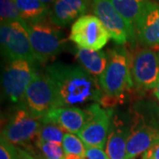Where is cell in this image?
<instances>
[{"mask_svg": "<svg viewBox=\"0 0 159 159\" xmlns=\"http://www.w3.org/2000/svg\"><path fill=\"white\" fill-rule=\"evenodd\" d=\"M129 136L130 113H119L113 111L105 146L109 159H125Z\"/></svg>", "mask_w": 159, "mask_h": 159, "instance_id": "13", "label": "cell"}, {"mask_svg": "<svg viewBox=\"0 0 159 159\" xmlns=\"http://www.w3.org/2000/svg\"><path fill=\"white\" fill-rule=\"evenodd\" d=\"M40 1H42L43 3H44L46 5H49L50 6V4H53L55 1H57V0H40Z\"/></svg>", "mask_w": 159, "mask_h": 159, "instance_id": "30", "label": "cell"}, {"mask_svg": "<svg viewBox=\"0 0 159 159\" xmlns=\"http://www.w3.org/2000/svg\"><path fill=\"white\" fill-rule=\"evenodd\" d=\"M115 9L124 18L130 29L135 34L137 20L148 0H111ZM136 35V34H135Z\"/></svg>", "mask_w": 159, "mask_h": 159, "instance_id": "19", "label": "cell"}, {"mask_svg": "<svg viewBox=\"0 0 159 159\" xmlns=\"http://www.w3.org/2000/svg\"><path fill=\"white\" fill-rule=\"evenodd\" d=\"M125 99H126L125 94H122V95H119V96H109V95H105L102 93L99 103L102 108L113 109V107L115 106L125 102Z\"/></svg>", "mask_w": 159, "mask_h": 159, "instance_id": "25", "label": "cell"}, {"mask_svg": "<svg viewBox=\"0 0 159 159\" xmlns=\"http://www.w3.org/2000/svg\"><path fill=\"white\" fill-rule=\"evenodd\" d=\"M128 52L134 88L142 91L154 89L159 82L158 54L145 47Z\"/></svg>", "mask_w": 159, "mask_h": 159, "instance_id": "6", "label": "cell"}, {"mask_svg": "<svg viewBox=\"0 0 159 159\" xmlns=\"http://www.w3.org/2000/svg\"><path fill=\"white\" fill-rule=\"evenodd\" d=\"M142 159H159V143L142 154Z\"/></svg>", "mask_w": 159, "mask_h": 159, "instance_id": "27", "label": "cell"}, {"mask_svg": "<svg viewBox=\"0 0 159 159\" xmlns=\"http://www.w3.org/2000/svg\"><path fill=\"white\" fill-rule=\"evenodd\" d=\"M63 148L66 155H74L85 158L86 147L79 137L74 134L66 133L62 142Z\"/></svg>", "mask_w": 159, "mask_h": 159, "instance_id": "22", "label": "cell"}, {"mask_svg": "<svg viewBox=\"0 0 159 159\" xmlns=\"http://www.w3.org/2000/svg\"><path fill=\"white\" fill-rule=\"evenodd\" d=\"M1 53L7 61L23 59L34 64L36 61L29 36L21 22L1 24Z\"/></svg>", "mask_w": 159, "mask_h": 159, "instance_id": "9", "label": "cell"}, {"mask_svg": "<svg viewBox=\"0 0 159 159\" xmlns=\"http://www.w3.org/2000/svg\"><path fill=\"white\" fill-rule=\"evenodd\" d=\"M35 72L34 64L27 60L7 61L2 73V87L5 97L10 102L21 104Z\"/></svg>", "mask_w": 159, "mask_h": 159, "instance_id": "7", "label": "cell"}, {"mask_svg": "<svg viewBox=\"0 0 159 159\" xmlns=\"http://www.w3.org/2000/svg\"><path fill=\"white\" fill-rule=\"evenodd\" d=\"M46 75L55 92V107H79L99 102L102 90L99 80L82 66L63 62L46 66Z\"/></svg>", "mask_w": 159, "mask_h": 159, "instance_id": "1", "label": "cell"}, {"mask_svg": "<svg viewBox=\"0 0 159 159\" xmlns=\"http://www.w3.org/2000/svg\"><path fill=\"white\" fill-rule=\"evenodd\" d=\"M84 1H85L86 4H87L88 6H91V5H92V3H93V1H94V0H84Z\"/></svg>", "mask_w": 159, "mask_h": 159, "instance_id": "31", "label": "cell"}, {"mask_svg": "<svg viewBox=\"0 0 159 159\" xmlns=\"http://www.w3.org/2000/svg\"><path fill=\"white\" fill-rule=\"evenodd\" d=\"M88 5L84 0H57L51 6L49 20L59 28H64L85 15Z\"/></svg>", "mask_w": 159, "mask_h": 159, "instance_id": "16", "label": "cell"}, {"mask_svg": "<svg viewBox=\"0 0 159 159\" xmlns=\"http://www.w3.org/2000/svg\"><path fill=\"white\" fill-rule=\"evenodd\" d=\"M1 24L11 22H22L20 11L14 0H0Z\"/></svg>", "mask_w": 159, "mask_h": 159, "instance_id": "23", "label": "cell"}, {"mask_svg": "<svg viewBox=\"0 0 159 159\" xmlns=\"http://www.w3.org/2000/svg\"><path fill=\"white\" fill-rule=\"evenodd\" d=\"M21 23L29 34L36 61L42 64L50 62L65 50L67 42L65 34L49 19L32 24Z\"/></svg>", "mask_w": 159, "mask_h": 159, "instance_id": "3", "label": "cell"}, {"mask_svg": "<svg viewBox=\"0 0 159 159\" xmlns=\"http://www.w3.org/2000/svg\"><path fill=\"white\" fill-rule=\"evenodd\" d=\"M130 136L125 159L142 155L159 143V112L148 102H137L130 111Z\"/></svg>", "mask_w": 159, "mask_h": 159, "instance_id": "2", "label": "cell"}, {"mask_svg": "<svg viewBox=\"0 0 159 159\" xmlns=\"http://www.w3.org/2000/svg\"><path fill=\"white\" fill-rule=\"evenodd\" d=\"M109 62L103 74L98 79L103 94L119 96L134 88L131 77L129 52L124 47L109 51Z\"/></svg>", "mask_w": 159, "mask_h": 159, "instance_id": "4", "label": "cell"}, {"mask_svg": "<svg viewBox=\"0 0 159 159\" xmlns=\"http://www.w3.org/2000/svg\"><path fill=\"white\" fill-rule=\"evenodd\" d=\"M75 58L80 66L94 77H98L103 74L109 62V53L106 51H92L78 48L75 52Z\"/></svg>", "mask_w": 159, "mask_h": 159, "instance_id": "17", "label": "cell"}, {"mask_svg": "<svg viewBox=\"0 0 159 159\" xmlns=\"http://www.w3.org/2000/svg\"><path fill=\"white\" fill-rule=\"evenodd\" d=\"M111 38L101 20L95 15L85 14L72 25L69 40L78 48L100 51Z\"/></svg>", "mask_w": 159, "mask_h": 159, "instance_id": "10", "label": "cell"}, {"mask_svg": "<svg viewBox=\"0 0 159 159\" xmlns=\"http://www.w3.org/2000/svg\"><path fill=\"white\" fill-rule=\"evenodd\" d=\"M86 159H109L103 148L97 147H86Z\"/></svg>", "mask_w": 159, "mask_h": 159, "instance_id": "26", "label": "cell"}, {"mask_svg": "<svg viewBox=\"0 0 159 159\" xmlns=\"http://www.w3.org/2000/svg\"><path fill=\"white\" fill-rule=\"evenodd\" d=\"M137 42L145 48L159 50V5L148 1L135 26Z\"/></svg>", "mask_w": 159, "mask_h": 159, "instance_id": "14", "label": "cell"}, {"mask_svg": "<svg viewBox=\"0 0 159 159\" xmlns=\"http://www.w3.org/2000/svg\"><path fill=\"white\" fill-rule=\"evenodd\" d=\"M87 121L76 134L85 147L103 148L106 146L113 109L102 108L98 102L91 103L85 109Z\"/></svg>", "mask_w": 159, "mask_h": 159, "instance_id": "8", "label": "cell"}, {"mask_svg": "<svg viewBox=\"0 0 159 159\" xmlns=\"http://www.w3.org/2000/svg\"><path fill=\"white\" fill-rule=\"evenodd\" d=\"M35 147L38 148L42 157L44 159H66V153L63 146L59 143L47 142L36 140L34 142Z\"/></svg>", "mask_w": 159, "mask_h": 159, "instance_id": "21", "label": "cell"}, {"mask_svg": "<svg viewBox=\"0 0 159 159\" xmlns=\"http://www.w3.org/2000/svg\"><path fill=\"white\" fill-rule=\"evenodd\" d=\"M0 159H21L19 148L3 137L0 139Z\"/></svg>", "mask_w": 159, "mask_h": 159, "instance_id": "24", "label": "cell"}, {"mask_svg": "<svg viewBox=\"0 0 159 159\" xmlns=\"http://www.w3.org/2000/svg\"><path fill=\"white\" fill-rule=\"evenodd\" d=\"M23 21L29 24L40 22L49 18L51 6L40 0H14Z\"/></svg>", "mask_w": 159, "mask_h": 159, "instance_id": "18", "label": "cell"}, {"mask_svg": "<svg viewBox=\"0 0 159 159\" xmlns=\"http://www.w3.org/2000/svg\"><path fill=\"white\" fill-rule=\"evenodd\" d=\"M154 91V95H155V97L157 98V100L159 101V82L157 83V85L156 86V88L153 89Z\"/></svg>", "mask_w": 159, "mask_h": 159, "instance_id": "29", "label": "cell"}, {"mask_svg": "<svg viewBox=\"0 0 159 159\" xmlns=\"http://www.w3.org/2000/svg\"><path fill=\"white\" fill-rule=\"evenodd\" d=\"M65 134V131L58 125L51 123H42L36 140L61 144Z\"/></svg>", "mask_w": 159, "mask_h": 159, "instance_id": "20", "label": "cell"}, {"mask_svg": "<svg viewBox=\"0 0 159 159\" xmlns=\"http://www.w3.org/2000/svg\"><path fill=\"white\" fill-rule=\"evenodd\" d=\"M91 10L94 15L101 20L111 38L118 45L125 44L127 42L132 45H135L136 35L124 18L115 9L111 0H94Z\"/></svg>", "mask_w": 159, "mask_h": 159, "instance_id": "11", "label": "cell"}, {"mask_svg": "<svg viewBox=\"0 0 159 159\" xmlns=\"http://www.w3.org/2000/svg\"><path fill=\"white\" fill-rule=\"evenodd\" d=\"M41 121L55 124L65 132L77 134L85 125L87 114L85 110L78 107H57L50 110Z\"/></svg>", "mask_w": 159, "mask_h": 159, "instance_id": "15", "label": "cell"}, {"mask_svg": "<svg viewBox=\"0 0 159 159\" xmlns=\"http://www.w3.org/2000/svg\"><path fill=\"white\" fill-rule=\"evenodd\" d=\"M158 57H159V53H158Z\"/></svg>", "mask_w": 159, "mask_h": 159, "instance_id": "32", "label": "cell"}, {"mask_svg": "<svg viewBox=\"0 0 159 159\" xmlns=\"http://www.w3.org/2000/svg\"><path fill=\"white\" fill-rule=\"evenodd\" d=\"M55 92L49 77L45 73H39L36 70L21 104L35 119H42L55 107Z\"/></svg>", "mask_w": 159, "mask_h": 159, "instance_id": "12", "label": "cell"}, {"mask_svg": "<svg viewBox=\"0 0 159 159\" xmlns=\"http://www.w3.org/2000/svg\"><path fill=\"white\" fill-rule=\"evenodd\" d=\"M41 125V119H35L23 104H20L2 126L1 137L15 146L29 148L36 141Z\"/></svg>", "mask_w": 159, "mask_h": 159, "instance_id": "5", "label": "cell"}, {"mask_svg": "<svg viewBox=\"0 0 159 159\" xmlns=\"http://www.w3.org/2000/svg\"><path fill=\"white\" fill-rule=\"evenodd\" d=\"M19 150H20V154L21 159H44L42 157H35V156H33L32 154L29 152L28 150H26V149L19 148Z\"/></svg>", "mask_w": 159, "mask_h": 159, "instance_id": "28", "label": "cell"}]
</instances>
